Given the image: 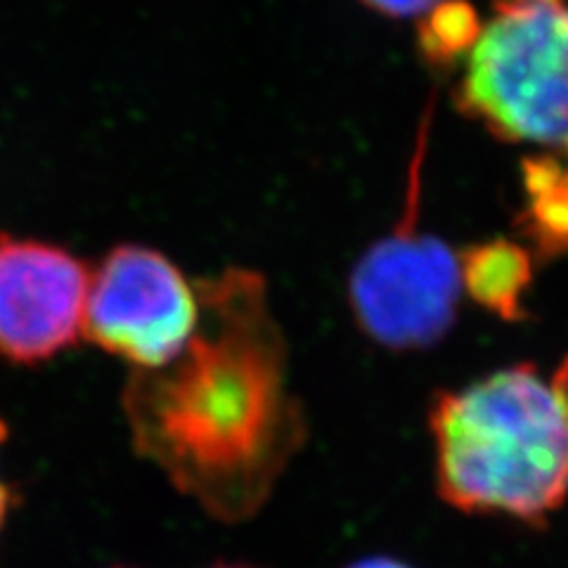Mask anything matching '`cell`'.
I'll return each mask as SVG.
<instances>
[{
	"instance_id": "cell-7",
	"label": "cell",
	"mask_w": 568,
	"mask_h": 568,
	"mask_svg": "<svg viewBox=\"0 0 568 568\" xmlns=\"http://www.w3.org/2000/svg\"><path fill=\"white\" fill-rule=\"evenodd\" d=\"M530 282V261L519 246L493 242L462 258V284L471 296L505 317L519 315L521 294Z\"/></svg>"
},
{
	"instance_id": "cell-1",
	"label": "cell",
	"mask_w": 568,
	"mask_h": 568,
	"mask_svg": "<svg viewBox=\"0 0 568 568\" xmlns=\"http://www.w3.org/2000/svg\"><path fill=\"white\" fill-rule=\"evenodd\" d=\"M200 323L171 363L131 369L121 407L133 448L209 517L265 507L304 448L308 422L268 282L252 268L197 280Z\"/></svg>"
},
{
	"instance_id": "cell-14",
	"label": "cell",
	"mask_w": 568,
	"mask_h": 568,
	"mask_svg": "<svg viewBox=\"0 0 568 568\" xmlns=\"http://www.w3.org/2000/svg\"><path fill=\"white\" fill-rule=\"evenodd\" d=\"M112 568H131V566H112Z\"/></svg>"
},
{
	"instance_id": "cell-2",
	"label": "cell",
	"mask_w": 568,
	"mask_h": 568,
	"mask_svg": "<svg viewBox=\"0 0 568 568\" xmlns=\"http://www.w3.org/2000/svg\"><path fill=\"white\" fill-rule=\"evenodd\" d=\"M436 481L462 511L540 524L568 495V363L555 379L521 365L438 398Z\"/></svg>"
},
{
	"instance_id": "cell-8",
	"label": "cell",
	"mask_w": 568,
	"mask_h": 568,
	"mask_svg": "<svg viewBox=\"0 0 568 568\" xmlns=\"http://www.w3.org/2000/svg\"><path fill=\"white\" fill-rule=\"evenodd\" d=\"M530 221L545 242H568V169L530 162L526 171Z\"/></svg>"
},
{
	"instance_id": "cell-12",
	"label": "cell",
	"mask_w": 568,
	"mask_h": 568,
	"mask_svg": "<svg viewBox=\"0 0 568 568\" xmlns=\"http://www.w3.org/2000/svg\"><path fill=\"white\" fill-rule=\"evenodd\" d=\"M346 568H413V566H407V564H403L398 559H390V557H367V559L355 561Z\"/></svg>"
},
{
	"instance_id": "cell-13",
	"label": "cell",
	"mask_w": 568,
	"mask_h": 568,
	"mask_svg": "<svg viewBox=\"0 0 568 568\" xmlns=\"http://www.w3.org/2000/svg\"><path fill=\"white\" fill-rule=\"evenodd\" d=\"M209 568H258V566H252V564H233V561H223V564H213Z\"/></svg>"
},
{
	"instance_id": "cell-4",
	"label": "cell",
	"mask_w": 568,
	"mask_h": 568,
	"mask_svg": "<svg viewBox=\"0 0 568 568\" xmlns=\"http://www.w3.org/2000/svg\"><path fill=\"white\" fill-rule=\"evenodd\" d=\"M197 323V282L152 246L119 244L91 271L83 336L133 369L171 363Z\"/></svg>"
},
{
	"instance_id": "cell-5",
	"label": "cell",
	"mask_w": 568,
	"mask_h": 568,
	"mask_svg": "<svg viewBox=\"0 0 568 568\" xmlns=\"http://www.w3.org/2000/svg\"><path fill=\"white\" fill-rule=\"evenodd\" d=\"M400 225L353 265L348 304L363 332L382 346L407 351L438 342L455 320L462 261L438 237L417 230V192Z\"/></svg>"
},
{
	"instance_id": "cell-3",
	"label": "cell",
	"mask_w": 568,
	"mask_h": 568,
	"mask_svg": "<svg viewBox=\"0 0 568 568\" xmlns=\"http://www.w3.org/2000/svg\"><path fill=\"white\" fill-rule=\"evenodd\" d=\"M459 98L495 133L568 154V0H495Z\"/></svg>"
},
{
	"instance_id": "cell-6",
	"label": "cell",
	"mask_w": 568,
	"mask_h": 568,
	"mask_svg": "<svg viewBox=\"0 0 568 568\" xmlns=\"http://www.w3.org/2000/svg\"><path fill=\"white\" fill-rule=\"evenodd\" d=\"M91 271L60 244L0 233V358L41 365L74 346Z\"/></svg>"
},
{
	"instance_id": "cell-9",
	"label": "cell",
	"mask_w": 568,
	"mask_h": 568,
	"mask_svg": "<svg viewBox=\"0 0 568 568\" xmlns=\"http://www.w3.org/2000/svg\"><path fill=\"white\" fill-rule=\"evenodd\" d=\"M481 24L476 12L465 0H443L434 10L426 12L419 27V48L426 60L434 64H446L453 58L469 52L478 39Z\"/></svg>"
},
{
	"instance_id": "cell-10",
	"label": "cell",
	"mask_w": 568,
	"mask_h": 568,
	"mask_svg": "<svg viewBox=\"0 0 568 568\" xmlns=\"http://www.w3.org/2000/svg\"><path fill=\"white\" fill-rule=\"evenodd\" d=\"M363 6L382 12L394 20H407V17H419L434 10L443 0H361Z\"/></svg>"
},
{
	"instance_id": "cell-11",
	"label": "cell",
	"mask_w": 568,
	"mask_h": 568,
	"mask_svg": "<svg viewBox=\"0 0 568 568\" xmlns=\"http://www.w3.org/2000/svg\"><path fill=\"white\" fill-rule=\"evenodd\" d=\"M8 440V424L0 419V446H3V443ZM17 505V493H14V488L8 484V481H3V478H0V532H3V528H6V524H8V517H10V511H12V507Z\"/></svg>"
}]
</instances>
